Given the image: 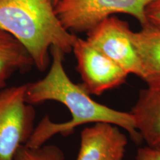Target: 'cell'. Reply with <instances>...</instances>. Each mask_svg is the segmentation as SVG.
Instances as JSON below:
<instances>
[{
	"label": "cell",
	"instance_id": "cell-13",
	"mask_svg": "<svg viewBox=\"0 0 160 160\" xmlns=\"http://www.w3.org/2000/svg\"><path fill=\"white\" fill-rule=\"evenodd\" d=\"M136 160H160V149L147 147L138 149Z\"/></svg>",
	"mask_w": 160,
	"mask_h": 160
},
{
	"label": "cell",
	"instance_id": "cell-5",
	"mask_svg": "<svg viewBox=\"0 0 160 160\" xmlns=\"http://www.w3.org/2000/svg\"><path fill=\"white\" fill-rule=\"evenodd\" d=\"M72 51L82 81L81 85L89 94L100 96L126 82L128 73L86 39L77 37Z\"/></svg>",
	"mask_w": 160,
	"mask_h": 160
},
{
	"label": "cell",
	"instance_id": "cell-8",
	"mask_svg": "<svg viewBox=\"0 0 160 160\" xmlns=\"http://www.w3.org/2000/svg\"><path fill=\"white\" fill-rule=\"evenodd\" d=\"M131 113L148 146L160 149V86L141 90Z\"/></svg>",
	"mask_w": 160,
	"mask_h": 160
},
{
	"label": "cell",
	"instance_id": "cell-7",
	"mask_svg": "<svg viewBox=\"0 0 160 160\" xmlns=\"http://www.w3.org/2000/svg\"><path fill=\"white\" fill-rule=\"evenodd\" d=\"M127 144V137L117 125L94 123L81 132L77 160H122Z\"/></svg>",
	"mask_w": 160,
	"mask_h": 160
},
{
	"label": "cell",
	"instance_id": "cell-4",
	"mask_svg": "<svg viewBox=\"0 0 160 160\" xmlns=\"http://www.w3.org/2000/svg\"><path fill=\"white\" fill-rule=\"evenodd\" d=\"M27 84L0 90V160H15L35 128L36 111L26 100Z\"/></svg>",
	"mask_w": 160,
	"mask_h": 160
},
{
	"label": "cell",
	"instance_id": "cell-14",
	"mask_svg": "<svg viewBox=\"0 0 160 160\" xmlns=\"http://www.w3.org/2000/svg\"><path fill=\"white\" fill-rule=\"evenodd\" d=\"M61 1V0H53V5H54V6H56L57 5L58 3L59 2Z\"/></svg>",
	"mask_w": 160,
	"mask_h": 160
},
{
	"label": "cell",
	"instance_id": "cell-3",
	"mask_svg": "<svg viewBox=\"0 0 160 160\" xmlns=\"http://www.w3.org/2000/svg\"><path fill=\"white\" fill-rule=\"evenodd\" d=\"M153 0H61L55 12L70 32L88 33L106 18L125 13L138 20L142 27L148 24L146 8Z\"/></svg>",
	"mask_w": 160,
	"mask_h": 160
},
{
	"label": "cell",
	"instance_id": "cell-1",
	"mask_svg": "<svg viewBox=\"0 0 160 160\" xmlns=\"http://www.w3.org/2000/svg\"><path fill=\"white\" fill-rule=\"evenodd\" d=\"M51 55L52 62L47 74L42 79L27 84L26 100L33 105L47 101L58 102L69 110L71 119L58 123L45 116L36 126L25 145L40 147L53 136L70 134L80 125L97 122L117 125L139 142L142 139L131 113L117 111L94 101L81 84L73 82L68 76L63 65L65 53L58 48L53 47Z\"/></svg>",
	"mask_w": 160,
	"mask_h": 160
},
{
	"label": "cell",
	"instance_id": "cell-9",
	"mask_svg": "<svg viewBox=\"0 0 160 160\" xmlns=\"http://www.w3.org/2000/svg\"><path fill=\"white\" fill-rule=\"evenodd\" d=\"M132 39L141 63V79L148 87H159L160 25L148 23L133 32Z\"/></svg>",
	"mask_w": 160,
	"mask_h": 160
},
{
	"label": "cell",
	"instance_id": "cell-2",
	"mask_svg": "<svg viewBox=\"0 0 160 160\" xmlns=\"http://www.w3.org/2000/svg\"><path fill=\"white\" fill-rule=\"evenodd\" d=\"M0 29L25 46L39 71L49 66L52 48L69 53L77 38L62 25L53 0H0Z\"/></svg>",
	"mask_w": 160,
	"mask_h": 160
},
{
	"label": "cell",
	"instance_id": "cell-6",
	"mask_svg": "<svg viewBox=\"0 0 160 160\" xmlns=\"http://www.w3.org/2000/svg\"><path fill=\"white\" fill-rule=\"evenodd\" d=\"M127 22L114 16L106 18L87 33V40L128 74L141 78L142 68Z\"/></svg>",
	"mask_w": 160,
	"mask_h": 160
},
{
	"label": "cell",
	"instance_id": "cell-12",
	"mask_svg": "<svg viewBox=\"0 0 160 160\" xmlns=\"http://www.w3.org/2000/svg\"><path fill=\"white\" fill-rule=\"evenodd\" d=\"M146 17L149 23L160 25V0H153L148 6Z\"/></svg>",
	"mask_w": 160,
	"mask_h": 160
},
{
	"label": "cell",
	"instance_id": "cell-11",
	"mask_svg": "<svg viewBox=\"0 0 160 160\" xmlns=\"http://www.w3.org/2000/svg\"><path fill=\"white\" fill-rule=\"evenodd\" d=\"M15 160H65L64 153L54 145H43L38 148L22 145L16 153Z\"/></svg>",
	"mask_w": 160,
	"mask_h": 160
},
{
	"label": "cell",
	"instance_id": "cell-10",
	"mask_svg": "<svg viewBox=\"0 0 160 160\" xmlns=\"http://www.w3.org/2000/svg\"><path fill=\"white\" fill-rule=\"evenodd\" d=\"M34 62L26 48L9 33L0 29V90L17 72L28 71Z\"/></svg>",
	"mask_w": 160,
	"mask_h": 160
}]
</instances>
